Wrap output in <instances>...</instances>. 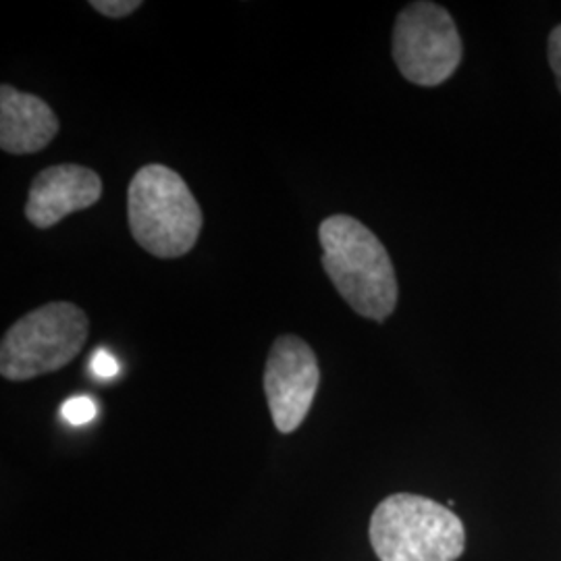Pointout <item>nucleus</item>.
Segmentation results:
<instances>
[{
    "mask_svg": "<svg viewBox=\"0 0 561 561\" xmlns=\"http://www.w3.org/2000/svg\"><path fill=\"white\" fill-rule=\"evenodd\" d=\"M393 59L416 85L449 80L461 62V38L449 11L428 0L403 7L393 27Z\"/></svg>",
    "mask_w": 561,
    "mask_h": 561,
    "instance_id": "obj_5",
    "label": "nucleus"
},
{
    "mask_svg": "<svg viewBox=\"0 0 561 561\" xmlns=\"http://www.w3.org/2000/svg\"><path fill=\"white\" fill-rule=\"evenodd\" d=\"M127 219L141 250L162 261L192 252L204 225L190 185L178 171L159 162L141 167L129 183Z\"/></svg>",
    "mask_w": 561,
    "mask_h": 561,
    "instance_id": "obj_2",
    "label": "nucleus"
},
{
    "mask_svg": "<svg viewBox=\"0 0 561 561\" xmlns=\"http://www.w3.org/2000/svg\"><path fill=\"white\" fill-rule=\"evenodd\" d=\"M370 545L381 561H456L463 553L466 533L447 505L398 493L373 512Z\"/></svg>",
    "mask_w": 561,
    "mask_h": 561,
    "instance_id": "obj_3",
    "label": "nucleus"
},
{
    "mask_svg": "<svg viewBox=\"0 0 561 561\" xmlns=\"http://www.w3.org/2000/svg\"><path fill=\"white\" fill-rule=\"evenodd\" d=\"M321 382L314 350L298 335H280L264 366V396L277 431L289 435L306 421Z\"/></svg>",
    "mask_w": 561,
    "mask_h": 561,
    "instance_id": "obj_6",
    "label": "nucleus"
},
{
    "mask_svg": "<svg viewBox=\"0 0 561 561\" xmlns=\"http://www.w3.org/2000/svg\"><path fill=\"white\" fill-rule=\"evenodd\" d=\"M322 268L337 294L364 319L382 322L396 312L398 279L382 241L350 215H333L319 227Z\"/></svg>",
    "mask_w": 561,
    "mask_h": 561,
    "instance_id": "obj_1",
    "label": "nucleus"
},
{
    "mask_svg": "<svg viewBox=\"0 0 561 561\" xmlns=\"http://www.w3.org/2000/svg\"><path fill=\"white\" fill-rule=\"evenodd\" d=\"M59 117L41 96L0 85V148L7 154H36L59 134Z\"/></svg>",
    "mask_w": 561,
    "mask_h": 561,
    "instance_id": "obj_8",
    "label": "nucleus"
},
{
    "mask_svg": "<svg viewBox=\"0 0 561 561\" xmlns=\"http://www.w3.org/2000/svg\"><path fill=\"white\" fill-rule=\"evenodd\" d=\"M90 335L88 314L71 301H50L9 327L0 343V375L30 381L57 373L80 356Z\"/></svg>",
    "mask_w": 561,
    "mask_h": 561,
    "instance_id": "obj_4",
    "label": "nucleus"
},
{
    "mask_svg": "<svg viewBox=\"0 0 561 561\" xmlns=\"http://www.w3.org/2000/svg\"><path fill=\"white\" fill-rule=\"evenodd\" d=\"M101 198L102 180L96 171L81 164H55L32 181L25 219L38 229H50Z\"/></svg>",
    "mask_w": 561,
    "mask_h": 561,
    "instance_id": "obj_7",
    "label": "nucleus"
},
{
    "mask_svg": "<svg viewBox=\"0 0 561 561\" xmlns=\"http://www.w3.org/2000/svg\"><path fill=\"white\" fill-rule=\"evenodd\" d=\"M60 416H62V421L69 422L73 426H83L96 419V401L88 396L69 398L60 405Z\"/></svg>",
    "mask_w": 561,
    "mask_h": 561,
    "instance_id": "obj_9",
    "label": "nucleus"
},
{
    "mask_svg": "<svg viewBox=\"0 0 561 561\" xmlns=\"http://www.w3.org/2000/svg\"><path fill=\"white\" fill-rule=\"evenodd\" d=\"M90 4L94 11H99L101 15L111 20H123L136 13L141 7L140 0H92Z\"/></svg>",
    "mask_w": 561,
    "mask_h": 561,
    "instance_id": "obj_10",
    "label": "nucleus"
},
{
    "mask_svg": "<svg viewBox=\"0 0 561 561\" xmlns=\"http://www.w3.org/2000/svg\"><path fill=\"white\" fill-rule=\"evenodd\" d=\"M549 62L561 92V25H558L549 36Z\"/></svg>",
    "mask_w": 561,
    "mask_h": 561,
    "instance_id": "obj_12",
    "label": "nucleus"
},
{
    "mask_svg": "<svg viewBox=\"0 0 561 561\" xmlns=\"http://www.w3.org/2000/svg\"><path fill=\"white\" fill-rule=\"evenodd\" d=\"M90 368H92V373H94L99 379H113V377L119 375L121 366L113 354H108L106 350H102L101 347V350L94 352L92 362H90Z\"/></svg>",
    "mask_w": 561,
    "mask_h": 561,
    "instance_id": "obj_11",
    "label": "nucleus"
}]
</instances>
